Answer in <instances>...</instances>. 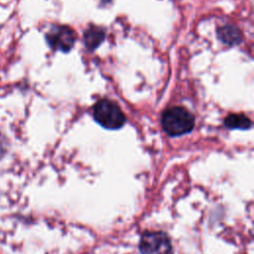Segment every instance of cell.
<instances>
[{
  "label": "cell",
  "instance_id": "cell-4",
  "mask_svg": "<svg viewBox=\"0 0 254 254\" xmlns=\"http://www.w3.org/2000/svg\"><path fill=\"white\" fill-rule=\"evenodd\" d=\"M46 40L54 50L66 53L73 47L76 35L69 27L54 26L46 34Z\"/></svg>",
  "mask_w": 254,
  "mask_h": 254
},
{
  "label": "cell",
  "instance_id": "cell-7",
  "mask_svg": "<svg viewBox=\"0 0 254 254\" xmlns=\"http://www.w3.org/2000/svg\"><path fill=\"white\" fill-rule=\"evenodd\" d=\"M224 124L226 127L231 129H249L252 125L251 120L244 114H229L224 119Z\"/></svg>",
  "mask_w": 254,
  "mask_h": 254
},
{
  "label": "cell",
  "instance_id": "cell-5",
  "mask_svg": "<svg viewBox=\"0 0 254 254\" xmlns=\"http://www.w3.org/2000/svg\"><path fill=\"white\" fill-rule=\"evenodd\" d=\"M104 38H105V33L103 29L99 27H90L84 32V35H83L84 46L90 51L95 50L97 47L100 46Z\"/></svg>",
  "mask_w": 254,
  "mask_h": 254
},
{
  "label": "cell",
  "instance_id": "cell-2",
  "mask_svg": "<svg viewBox=\"0 0 254 254\" xmlns=\"http://www.w3.org/2000/svg\"><path fill=\"white\" fill-rule=\"evenodd\" d=\"M93 117L97 123L106 129H119L125 121V115L120 107L113 101L101 99L93 107Z\"/></svg>",
  "mask_w": 254,
  "mask_h": 254
},
{
  "label": "cell",
  "instance_id": "cell-3",
  "mask_svg": "<svg viewBox=\"0 0 254 254\" xmlns=\"http://www.w3.org/2000/svg\"><path fill=\"white\" fill-rule=\"evenodd\" d=\"M139 251L141 254H172V241L164 231H145L140 238Z\"/></svg>",
  "mask_w": 254,
  "mask_h": 254
},
{
  "label": "cell",
  "instance_id": "cell-8",
  "mask_svg": "<svg viewBox=\"0 0 254 254\" xmlns=\"http://www.w3.org/2000/svg\"><path fill=\"white\" fill-rule=\"evenodd\" d=\"M5 147H4V145L2 144V143H0V159L4 156V154H5Z\"/></svg>",
  "mask_w": 254,
  "mask_h": 254
},
{
  "label": "cell",
  "instance_id": "cell-6",
  "mask_svg": "<svg viewBox=\"0 0 254 254\" xmlns=\"http://www.w3.org/2000/svg\"><path fill=\"white\" fill-rule=\"evenodd\" d=\"M218 38L227 45H237L242 39V34L240 30L233 25H225L220 27L217 31Z\"/></svg>",
  "mask_w": 254,
  "mask_h": 254
},
{
  "label": "cell",
  "instance_id": "cell-1",
  "mask_svg": "<svg viewBox=\"0 0 254 254\" xmlns=\"http://www.w3.org/2000/svg\"><path fill=\"white\" fill-rule=\"evenodd\" d=\"M162 127L170 136H181L194 127L193 115L185 107L174 106L166 109L162 115Z\"/></svg>",
  "mask_w": 254,
  "mask_h": 254
}]
</instances>
